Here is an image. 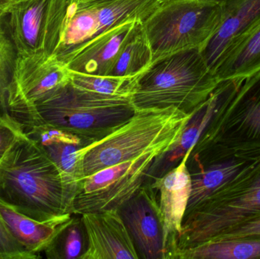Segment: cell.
<instances>
[{"label": "cell", "mask_w": 260, "mask_h": 259, "mask_svg": "<svg viewBox=\"0 0 260 259\" xmlns=\"http://www.w3.org/2000/svg\"><path fill=\"white\" fill-rule=\"evenodd\" d=\"M80 216L88 238V248L81 259L140 258L118 210Z\"/></svg>", "instance_id": "4fadbf2b"}, {"label": "cell", "mask_w": 260, "mask_h": 259, "mask_svg": "<svg viewBox=\"0 0 260 259\" xmlns=\"http://www.w3.org/2000/svg\"><path fill=\"white\" fill-rule=\"evenodd\" d=\"M260 69V24L223 56L215 68L219 82L248 77Z\"/></svg>", "instance_id": "44dd1931"}, {"label": "cell", "mask_w": 260, "mask_h": 259, "mask_svg": "<svg viewBox=\"0 0 260 259\" xmlns=\"http://www.w3.org/2000/svg\"><path fill=\"white\" fill-rule=\"evenodd\" d=\"M71 81L70 70L44 53L18 56L8 92L9 116L16 120L47 94Z\"/></svg>", "instance_id": "30bf717a"}, {"label": "cell", "mask_w": 260, "mask_h": 259, "mask_svg": "<svg viewBox=\"0 0 260 259\" xmlns=\"http://www.w3.org/2000/svg\"><path fill=\"white\" fill-rule=\"evenodd\" d=\"M136 110L130 97L91 92L70 81L38 100L15 121L24 132L35 126H53L91 144L124 124Z\"/></svg>", "instance_id": "3957f363"}, {"label": "cell", "mask_w": 260, "mask_h": 259, "mask_svg": "<svg viewBox=\"0 0 260 259\" xmlns=\"http://www.w3.org/2000/svg\"><path fill=\"white\" fill-rule=\"evenodd\" d=\"M18 58L6 14L0 16V122L9 117L8 92Z\"/></svg>", "instance_id": "d4e9b609"}, {"label": "cell", "mask_w": 260, "mask_h": 259, "mask_svg": "<svg viewBox=\"0 0 260 259\" xmlns=\"http://www.w3.org/2000/svg\"><path fill=\"white\" fill-rule=\"evenodd\" d=\"M162 0H52L44 53L65 65L84 44L128 21L144 22Z\"/></svg>", "instance_id": "277c9868"}, {"label": "cell", "mask_w": 260, "mask_h": 259, "mask_svg": "<svg viewBox=\"0 0 260 259\" xmlns=\"http://www.w3.org/2000/svg\"><path fill=\"white\" fill-rule=\"evenodd\" d=\"M12 3L10 0H0V16L7 14Z\"/></svg>", "instance_id": "f546056e"}, {"label": "cell", "mask_w": 260, "mask_h": 259, "mask_svg": "<svg viewBox=\"0 0 260 259\" xmlns=\"http://www.w3.org/2000/svg\"><path fill=\"white\" fill-rule=\"evenodd\" d=\"M259 216L260 156L186 213L177 251L209 241Z\"/></svg>", "instance_id": "52a82bcc"}, {"label": "cell", "mask_w": 260, "mask_h": 259, "mask_svg": "<svg viewBox=\"0 0 260 259\" xmlns=\"http://www.w3.org/2000/svg\"><path fill=\"white\" fill-rule=\"evenodd\" d=\"M221 92L222 82H221L209 99L192 114L180 136L171 147L156 157L148 169L144 184H151L177 167L185 156H189L192 147L215 114Z\"/></svg>", "instance_id": "ac0fdd59"}, {"label": "cell", "mask_w": 260, "mask_h": 259, "mask_svg": "<svg viewBox=\"0 0 260 259\" xmlns=\"http://www.w3.org/2000/svg\"><path fill=\"white\" fill-rule=\"evenodd\" d=\"M139 22L126 21L88 41L67 60L66 67L71 72L108 76L122 47Z\"/></svg>", "instance_id": "2e32d148"}, {"label": "cell", "mask_w": 260, "mask_h": 259, "mask_svg": "<svg viewBox=\"0 0 260 259\" xmlns=\"http://www.w3.org/2000/svg\"><path fill=\"white\" fill-rule=\"evenodd\" d=\"M11 234L0 215V259H35Z\"/></svg>", "instance_id": "4316f807"}, {"label": "cell", "mask_w": 260, "mask_h": 259, "mask_svg": "<svg viewBox=\"0 0 260 259\" xmlns=\"http://www.w3.org/2000/svg\"><path fill=\"white\" fill-rule=\"evenodd\" d=\"M192 114L175 107L137 109L114 132L79 151L84 178L148 152H165L180 136Z\"/></svg>", "instance_id": "8992f818"}, {"label": "cell", "mask_w": 260, "mask_h": 259, "mask_svg": "<svg viewBox=\"0 0 260 259\" xmlns=\"http://www.w3.org/2000/svg\"><path fill=\"white\" fill-rule=\"evenodd\" d=\"M24 133L56 164L77 195L84 179L79 151L89 144L71 132L50 126H35Z\"/></svg>", "instance_id": "9a60e30c"}, {"label": "cell", "mask_w": 260, "mask_h": 259, "mask_svg": "<svg viewBox=\"0 0 260 259\" xmlns=\"http://www.w3.org/2000/svg\"><path fill=\"white\" fill-rule=\"evenodd\" d=\"M76 194L62 172L23 134L0 161V202L38 221L74 214Z\"/></svg>", "instance_id": "6da1fadb"}, {"label": "cell", "mask_w": 260, "mask_h": 259, "mask_svg": "<svg viewBox=\"0 0 260 259\" xmlns=\"http://www.w3.org/2000/svg\"><path fill=\"white\" fill-rule=\"evenodd\" d=\"M88 248V238L82 218L73 214L44 250L49 259H81Z\"/></svg>", "instance_id": "cb8c5ba5"}, {"label": "cell", "mask_w": 260, "mask_h": 259, "mask_svg": "<svg viewBox=\"0 0 260 259\" xmlns=\"http://www.w3.org/2000/svg\"><path fill=\"white\" fill-rule=\"evenodd\" d=\"M220 82L200 49L182 50L151 63L139 77L132 102L136 109L175 107L192 114Z\"/></svg>", "instance_id": "5b68a950"}, {"label": "cell", "mask_w": 260, "mask_h": 259, "mask_svg": "<svg viewBox=\"0 0 260 259\" xmlns=\"http://www.w3.org/2000/svg\"><path fill=\"white\" fill-rule=\"evenodd\" d=\"M188 156L172 170L149 184L158 193L157 200L164 223L165 259H174L192 190L186 165Z\"/></svg>", "instance_id": "7c38bea8"}, {"label": "cell", "mask_w": 260, "mask_h": 259, "mask_svg": "<svg viewBox=\"0 0 260 259\" xmlns=\"http://www.w3.org/2000/svg\"><path fill=\"white\" fill-rule=\"evenodd\" d=\"M256 158H231L212 163L189 172L192 179V190L186 213L233 179Z\"/></svg>", "instance_id": "ffe728a7"}, {"label": "cell", "mask_w": 260, "mask_h": 259, "mask_svg": "<svg viewBox=\"0 0 260 259\" xmlns=\"http://www.w3.org/2000/svg\"><path fill=\"white\" fill-rule=\"evenodd\" d=\"M243 237H260V216L245 223L234 227L210 240H229Z\"/></svg>", "instance_id": "f1b7e54d"}, {"label": "cell", "mask_w": 260, "mask_h": 259, "mask_svg": "<svg viewBox=\"0 0 260 259\" xmlns=\"http://www.w3.org/2000/svg\"><path fill=\"white\" fill-rule=\"evenodd\" d=\"M24 133L21 125L10 116L0 122V161Z\"/></svg>", "instance_id": "83f0119b"}, {"label": "cell", "mask_w": 260, "mask_h": 259, "mask_svg": "<svg viewBox=\"0 0 260 259\" xmlns=\"http://www.w3.org/2000/svg\"><path fill=\"white\" fill-rule=\"evenodd\" d=\"M118 211L139 258L165 259L163 218L155 190L144 184Z\"/></svg>", "instance_id": "8fae6325"}, {"label": "cell", "mask_w": 260, "mask_h": 259, "mask_svg": "<svg viewBox=\"0 0 260 259\" xmlns=\"http://www.w3.org/2000/svg\"><path fill=\"white\" fill-rule=\"evenodd\" d=\"M0 215L14 238L30 253L38 256L45 250L73 214L48 221H38L17 212L0 202Z\"/></svg>", "instance_id": "d6986e66"}, {"label": "cell", "mask_w": 260, "mask_h": 259, "mask_svg": "<svg viewBox=\"0 0 260 259\" xmlns=\"http://www.w3.org/2000/svg\"><path fill=\"white\" fill-rule=\"evenodd\" d=\"M162 152H148L85 176L75 198L74 214L118 210L144 185L148 169Z\"/></svg>", "instance_id": "9c48e42d"}, {"label": "cell", "mask_w": 260, "mask_h": 259, "mask_svg": "<svg viewBox=\"0 0 260 259\" xmlns=\"http://www.w3.org/2000/svg\"><path fill=\"white\" fill-rule=\"evenodd\" d=\"M213 1L221 6V22L201 53L214 71L223 56L260 24V0Z\"/></svg>", "instance_id": "5bb4252c"}, {"label": "cell", "mask_w": 260, "mask_h": 259, "mask_svg": "<svg viewBox=\"0 0 260 259\" xmlns=\"http://www.w3.org/2000/svg\"><path fill=\"white\" fill-rule=\"evenodd\" d=\"M153 62L151 45L139 21L126 40L108 76L136 77L145 72Z\"/></svg>", "instance_id": "603a6c76"}, {"label": "cell", "mask_w": 260, "mask_h": 259, "mask_svg": "<svg viewBox=\"0 0 260 259\" xmlns=\"http://www.w3.org/2000/svg\"><path fill=\"white\" fill-rule=\"evenodd\" d=\"M52 0H19L11 4L8 21L18 56L44 53V41Z\"/></svg>", "instance_id": "e0dca14e"}, {"label": "cell", "mask_w": 260, "mask_h": 259, "mask_svg": "<svg viewBox=\"0 0 260 259\" xmlns=\"http://www.w3.org/2000/svg\"><path fill=\"white\" fill-rule=\"evenodd\" d=\"M139 77L93 76L71 72V82L75 86L91 92L131 97L136 91Z\"/></svg>", "instance_id": "484cf974"}, {"label": "cell", "mask_w": 260, "mask_h": 259, "mask_svg": "<svg viewBox=\"0 0 260 259\" xmlns=\"http://www.w3.org/2000/svg\"><path fill=\"white\" fill-rule=\"evenodd\" d=\"M260 258V237L209 240L177 251L174 259Z\"/></svg>", "instance_id": "7402d4cb"}, {"label": "cell", "mask_w": 260, "mask_h": 259, "mask_svg": "<svg viewBox=\"0 0 260 259\" xmlns=\"http://www.w3.org/2000/svg\"><path fill=\"white\" fill-rule=\"evenodd\" d=\"M10 1L12 2V3H14V2L19 1V0H10Z\"/></svg>", "instance_id": "1f68e13d"}, {"label": "cell", "mask_w": 260, "mask_h": 259, "mask_svg": "<svg viewBox=\"0 0 260 259\" xmlns=\"http://www.w3.org/2000/svg\"><path fill=\"white\" fill-rule=\"evenodd\" d=\"M221 18V6L213 0L162 3L142 22L153 62L182 50H201L216 31Z\"/></svg>", "instance_id": "ba28073f"}, {"label": "cell", "mask_w": 260, "mask_h": 259, "mask_svg": "<svg viewBox=\"0 0 260 259\" xmlns=\"http://www.w3.org/2000/svg\"><path fill=\"white\" fill-rule=\"evenodd\" d=\"M260 156V69L248 77L222 81L215 114L188 157L195 170L231 158Z\"/></svg>", "instance_id": "7a4b0ae2"}, {"label": "cell", "mask_w": 260, "mask_h": 259, "mask_svg": "<svg viewBox=\"0 0 260 259\" xmlns=\"http://www.w3.org/2000/svg\"><path fill=\"white\" fill-rule=\"evenodd\" d=\"M175 1V0H162L163 3H167V2Z\"/></svg>", "instance_id": "4dcf8cb0"}]
</instances>
